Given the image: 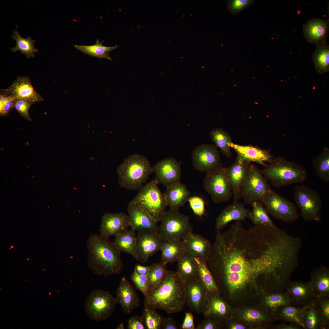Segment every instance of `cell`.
Instances as JSON below:
<instances>
[{
    "label": "cell",
    "mask_w": 329,
    "mask_h": 329,
    "mask_svg": "<svg viewBox=\"0 0 329 329\" xmlns=\"http://www.w3.org/2000/svg\"><path fill=\"white\" fill-rule=\"evenodd\" d=\"M154 179L158 184L167 187L180 182L181 168L180 163L174 158L168 157L157 162L152 167Z\"/></svg>",
    "instance_id": "obj_17"
},
{
    "label": "cell",
    "mask_w": 329,
    "mask_h": 329,
    "mask_svg": "<svg viewBox=\"0 0 329 329\" xmlns=\"http://www.w3.org/2000/svg\"><path fill=\"white\" fill-rule=\"evenodd\" d=\"M194 258L197 264L198 276L206 288L208 295L218 294L219 290L207 262Z\"/></svg>",
    "instance_id": "obj_34"
},
{
    "label": "cell",
    "mask_w": 329,
    "mask_h": 329,
    "mask_svg": "<svg viewBox=\"0 0 329 329\" xmlns=\"http://www.w3.org/2000/svg\"><path fill=\"white\" fill-rule=\"evenodd\" d=\"M165 242L158 232H138L136 236V260L145 263L150 256L161 250Z\"/></svg>",
    "instance_id": "obj_15"
},
{
    "label": "cell",
    "mask_w": 329,
    "mask_h": 329,
    "mask_svg": "<svg viewBox=\"0 0 329 329\" xmlns=\"http://www.w3.org/2000/svg\"><path fill=\"white\" fill-rule=\"evenodd\" d=\"M315 299L321 316L322 329L329 328V297L317 296Z\"/></svg>",
    "instance_id": "obj_45"
},
{
    "label": "cell",
    "mask_w": 329,
    "mask_h": 329,
    "mask_svg": "<svg viewBox=\"0 0 329 329\" xmlns=\"http://www.w3.org/2000/svg\"><path fill=\"white\" fill-rule=\"evenodd\" d=\"M113 244L120 252H124L133 256L136 260V235L135 231L127 229L115 236Z\"/></svg>",
    "instance_id": "obj_32"
},
{
    "label": "cell",
    "mask_w": 329,
    "mask_h": 329,
    "mask_svg": "<svg viewBox=\"0 0 329 329\" xmlns=\"http://www.w3.org/2000/svg\"><path fill=\"white\" fill-rule=\"evenodd\" d=\"M0 94L7 95L15 99L25 100L31 105L44 100L33 87L30 78L19 76L6 89H1Z\"/></svg>",
    "instance_id": "obj_16"
},
{
    "label": "cell",
    "mask_w": 329,
    "mask_h": 329,
    "mask_svg": "<svg viewBox=\"0 0 329 329\" xmlns=\"http://www.w3.org/2000/svg\"><path fill=\"white\" fill-rule=\"evenodd\" d=\"M251 162L237 157L235 162L226 168V173L230 182L234 203L240 200V190Z\"/></svg>",
    "instance_id": "obj_22"
},
{
    "label": "cell",
    "mask_w": 329,
    "mask_h": 329,
    "mask_svg": "<svg viewBox=\"0 0 329 329\" xmlns=\"http://www.w3.org/2000/svg\"><path fill=\"white\" fill-rule=\"evenodd\" d=\"M254 1V0H226V7L232 14L235 15L248 9Z\"/></svg>",
    "instance_id": "obj_47"
},
{
    "label": "cell",
    "mask_w": 329,
    "mask_h": 329,
    "mask_svg": "<svg viewBox=\"0 0 329 329\" xmlns=\"http://www.w3.org/2000/svg\"><path fill=\"white\" fill-rule=\"evenodd\" d=\"M203 186L216 203L226 202L232 197V188L226 168L222 166L206 173Z\"/></svg>",
    "instance_id": "obj_12"
},
{
    "label": "cell",
    "mask_w": 329,
    "mask_h": 329,
    "mask_svg": "<svg viewBox=\"0 0 329 329\" xmlns=\"http://www.w3.org/2000/svg\"><path fill=\"white\" fill-rule=\"evenodd\" d=\"M162 329H178V328L175 320L173 318L167 317L166 318L164 317Z\"/></svg>",
    "instance_id": "obj_55"
},
{
    "label": "cell",
    "mask_w": 329,
    "mask_h": 329,
    "mask_svg": "<svg viewBox=\"0 0 329 329\" xmlns=\"http://www.w3.org/2000/svg\"><path fill=\"white\" fill-rule=\"evenodd\" d=\"M117 303L126 314H130L140 305V299L132 285L124 276L121 279L115 297Z\"/></svg>",
    "instance_id": "obj_19"
},
{
    "label": "cell",
    "mask_w": 329,
    "mask_h": 329,
    "mask_svg": "<svg viewBox=\"0 0 329 329\" xmlns=\"http://www.w3.org/2000/svg\"><path fill=\"white\" fill-rule=\"evenodd\" d=\"M262 202L269 214L286 223L296 221L299 218L295 204L270 189L263 196Z\"/></svg>",
    "instance_id": "obj_11"
},
{
    "label": "cell",
    "mask_w": 329,
    "mask_h": 329,
    "mask_svg": "<svg viewBox=\"0 0 329 329\" xmlns=\"http://www.w3.org/2000/svg\"><path fill=\"white\" fill-rule=\"evenodd\" d=\"M149 266H146L140 264H137L135 266L134 271L139 274L147 275L149 271Z\"/></svg>",
    "instance_id": "obj_56"
},
{
    "label": "cell",
    "mask_w": 329,
    "mask_h": 329,
    "mask_svg": "<svg viewBox=\"0 0 329 329\" xmlns=\"http://www.w3.org/2000/svg\"><path fill=\"white\" fill-rule=\"evenodd\" d=\"M218 294L208 295L205 310L203 314L214 317H222L226 314L227 308L225 304Z\"/></svg>",
    "instance_id": "obj_42"
},
{
    "label": "cell",
    "mask_w": 329,
    "mask_h": 329,
    "mask_svg": "<svg viewBox=\"0 0 329 329\" xmlns=\"http://www.w3.org/2000/svg\"><path fill=\"white\" fill-rule=\"evenodd\" d=\"M182 240L193 256L207 262L212 247L209 240L192 232L187 235Z\"/></svg>",
    "instance_id": "obj_25"
},
{
    "label": "cell",
    "mask_w": 329,
    "mask_h": 329,
    "mask_svg": "<svg viewBox=\"0 0 329 329\" xmlns=\"http://www.w3.org/2000/svg\"><path fill=\"white\" fill-rule=\"evenodd\" d=\"M316 72L322 74L329 71V47L326 43L317 45L312 55Z\"/></svg>",
    "instance_id": "obj_36"
},
{
    "label": "cell",
    "mask_w": 329,
    "mask_h": 329,
    "mask_svg": "<svg viewBox=\"0 0 329 329\" xmlns=\"http://www.w3.org/2000/svg\"><path fill=\"white\" fill-rule=\"evenodd\" d=\"M18 28L17 25L16 29L13 30V34L11 36V37L16 41V46L10 48L11 51L15 52L19 51L22 54L25 55L28 58L31 57H35L34 53L38 51L37 49L34 47V43L35 41L32 40L30 36L26 38L21 37L19 32L17 31Z\"/></svg>",
    "instance_id": "obj_35"
},
{
    "label": "cell",
    "mask_w": 329,
    "mask_h": 329,
    "mask_svg": "<svg viewBox=\"0 0 329 329\" xmlns=\"http://www.w3.org/2000/svg\"><path fill=\"white\" fill-rule=\"evenodd\" d=\"M186 305L197 314H203L208 294L205 286L198 276L184 283Z\"/></svg>",
    "instance_id": "obj_14"
},
{
    "label": "cell",
    "mask_w": 329,
    "mask_h": 329,
    "mask_svg": "<svg viewBox=\"0 0 329 329\" xmlns=\"http://www.w3.org/2000/svg\"><path fill=\"white\" fill-rule=\"evenodd\" d=\"M285 253L272 228L255 225L246 230L235 221L226 232L217 233L207 265L214 278L223 279L232 292L260 275H276Z\"/></svg>",
    "instance_id": "obj_1"
},
{
    "label": "cell",
    "mask_w": 329,
    "mask_h": 329,
    "mask_svg": "<svg viewBox=\"0 0 329 329\" xmlns=\"http://www.w3.org/2000/svg\"><path fill=\"white\" fill-rule=\"evenodd\" d=\"M264 176L276 188L296 183H302L307 179L306 169L300 164L281 157L274 158L261 170Z\"/></svg>",
    "instance_id": "obj_5"
},
{
    "label": "cell",
    "mask_w": 329,
    "mask_h": 329,
    "mask_svg": "<svg viewBox=\"0 0 329 329\" xmlns=\"http://www.w3.org/2000/svg\"><path fill=\"white\" fill-rule=\"evenodd\" d=\"M302 218L307 221L319 222L321 219L322 201L317 191L304 185L296 186L294 193Z\"/></svg>",
    "instance_id": "obj_9"
},
{
    "label": "cell",
    "mask_w": 329,
    "mask_h": 329,
    "mask_svg": "<svg viewBox=\"0 0 329 329\" xmlns=\"http://www.w3.org/2000/svg\"><path fill=\"white\" fill-rule=\"evenodd\" d=\"M302 319L305 329H322L321 316L315 298L302 306Z\"/></svg>",
    "instance_id": "obj_31"
},
{
    "label": "cell",
    "mask_w": 329,
    "mask_h": 329,
    "mask_svg": "<svg viewBox=\"0 0 329 329\" xmlns=\"http://www.w3.org/2000/svg\"><path fill=\"white\" fill-rule=\"evenodd\" d=\"M125 328L124 324L123 322H121L117 327V329H124Z\"/></svg>",
    "instance_id": "obj_59"
},
{
    "label": "cell",
    "mask_w": 329,
    "mask_h": 329,
    "mask_svg": "<svg viewBox=\"0 0 329 329\" xmlns=\"http://www.w3.org/2000/svg\"><path fill=\"white\" fill-rule=\"evenodd\" d=\"M130 278L136 288L144 296L150 292L149 281L147 275L139 274L134 271L131 274Z\"/></svg>",
    "instance_id": "obj_46"
},
{
    "label": "cell",
    "mask_w": 329,
    "mask_h": 329,
    "mask_svg": "<svg viewBox=\"0 0 329 329\" xmlns=\"http://www.w3.org/2000/svg\"><path fill=\"white\" fill-rule=\"evenodd\" d=\"M264 312L260 310L249 309L245 312L243 318L249 321L266 322L269 320V317Z\"/></svg>",
    "instance_id": "obj_48"
},
{
    "label": "cell",
    "mask_w": 329,
    "mask_h": 329,
    "mask_svg": "<svg viewBox=\"0 0 329 329\" xmlns=\"http://www.w3.org/2000/svg\"><path fill=\"white\" fill-rule=\"evenodd\" d=\"M149 267V269L147 276L151 291L162 281L167 271L166 264L161 262L154 264Z\"/></svg>",
    "instance_id": "obj_43"
},
{
    "label": "cell",
    "mask_w": 329,
    "mask_h": 329,
    "mask_svg": "<svg viewBox=\"0 0 329 329\" xmlns=\"http://www.w3.org/2000/svg\"><path fill=\"white\" fill-rule=\"evenodd\" d=\"M154 179L143 186L130 202L148 213L157 222L167 206L164 194L160 191Z\"/></svg>",
    "instance_id": "obj_6"
},
{
    "label": "cell",
    "mask_w": 329,
    "mask_h": 329,
    "mask_svg": "<svg viewBox=\"0 0 329 329\" xmlns=\"http://www.w3.org/2000/svg\"><path fill=\"white\" fill-rule=\"evenodd\" d=\"M130 227L138 232L152 231L158 232L157 222L147 212L130 202L127 207Z\"/></svg>",
    "instance_id": "obj_21"
},
{
    "label": "cell",
    "mask_w": 329,
    "mask_h": 329,
    "mask_svg": "<svg viewBox=\"0 0 329 329\" xmlns=\"http://www.w3.org/2000/svg\"><path fill=\"white\" fill-rule=\"evenodd\" d=\"M204 319L197 326L196 329H213L217 327L216 322L210 315H205Z\"/></svg>",
    "instance_id": "obj_53"
},
{
    "label": "cell",
    "mask_w": 329,
    "mask_h": 329,
    "mask_svg": "<svg viewBox=\"0 0 329 329\" xmlns=\"http://www.w3.org/2000/svg\"><path fill=\"white\" fill-rule=\"evenodd\" d=\"M142 316L146 329H161L164 317L152 307L144 306Z\"/></svg>",
    "instance_id": "obj_44"
},
{
    "label": "cell",
    "mask_w": 329,
    "mask_h": 329,
    "mask_svg": "<svg viewBox=\"0 0 329 329\" xmlns=\"http://www.w3.org/2000/svg\"><path fill=\"white\" fill-rule=\"evenodd\" d=\"M160 250L161 262L165 264L177 261L184 254L189 252L182 240L179 239L165 241Z\"/></svg>",
    "instance_id": "obj_29"
},
{
    "label": "cell",
    "mask_w": 329,
    "mask_h": 329,
    "mask_svg": "<svg viewBox=\"0 0 329 329\" xmlns=\"http://www.w3.org/2000/svg\"><path fill=\"white\" fill-rule=\"evenodd\" d=\"M309 283L315 297H329V269L321 265L313 271Z\"/></svg>",
    "instance_id": "obj_28"
},
{
    "label": "cell",
    "mask_w": 329,
    "mask_h": 329,
    "mask_svg": "<svg viewBox=\"0 0 329 329\" xmlns=\"http://www.w3.org/2000/svg\"><path fill=\"white\" fill-rule=\"evenodd\" d=\"M164 193L167 206L170 209H179L189 197L190 193L186 186L180 182L166 187Z\"/></svg>",
    "instance_id": "obj_27"
},
{
    "label": "cell",
    "mask_w": 329,
    "mask_h": 329,
    "mask_svg": "<svg viewBox=\"0 0 329 329\" xmlns=\"http://www.w3.org/2000/svg\"><path fill=\"white\" fill-rule=\"evenodd\" d=\"M192 158L194 168L206 173L223 166L219 152L212 144H202L196 147L193 151Z\"/></svg>",
    "instance_id": "obj_13"
},
{
    "label": "cell",
    "mask_w": 329,
    "mask_h": 329,
    "mask_svg": "<svg viewBox=\"0 0 329 329\" xmlns=\"http://www.w3.org/2000/svg\"><path fill=\"white\" fill-rule=\"evenodd\" d=\"M182 329H195V325L193 315L190 312H186L184 319L181 326Z\"/></svg>",
    "instance_id": "obj_54"
},
{
    "label": "cell",
    "mask_w": 329,
    "mask_h": 329,
    "mask_svg": "<svg viewBox=\"0 0 329 329\" xmlns=\"http://www.w3.org/2000/svg\"><path fill=\"white\" fill-rule=\"evenodd\" d=\"M158 233L165 241L181 240L193 232L189 217L180 212L179 209H171L163 214Z\"/></svg>",
    "instance_id": "obj_7"
},
{
    "label": "cell",
    "mask_w": 329,
    "mask_h": 329,
    "mask_svg": "<svg viewBox=\"0 0 329 329\" xmlns=\"http://www.w3.org/2000/svg\"><path fill=\"white\" fill-rule=\"evenodd\" d=\"M229 145L235 151L238 157L251 163L256 162L264 167L267 164L266 162L271 163L274 158L269 151L257 146L241 145L232 142Z\"/></svg>",
    "instance_id": "obj_20"
},
{
    "label": "cell",
    "mask_w": 329,
    "mask_h": 329,
    "mask_svg": "<svg viewBox=\"0 0 329 329\" xmlns=\"http://www.w3.org/2000/svg\"><path fill=\"white\" fill-rule=\"evenodd\" d=\"M328 20L314 18L308 20L303 27L304 36L310 44L317 45L326 43L329 30Z\"/></svg>",
    "instance_id": "obj_23"
},
{
    "label": "cell",
    "mask_w": 329,
    "mask_h": 329,
    "mask_svg": "<svg viewBox=\"0 0 329 329\" xmlns=\"http://www.w3.org/2000/svg\"><path fill=\"white\" fill-rule=\"evenodd\" d=\"M232 329H243L244 327L242 325L239 324H234L232 325L231 327Z\"/></svg>",
    "instance_id": "obj_58"
},
{
    "label": "cell",
    "mask_w": 329,
    "mask_h": 329,
    "mask_svg": "<svg viewBox=\"0 0 329 329\" xmlns=\"http://www.w3.org/2000/svg\"><path fill=\"white\" fill-rule=\"evenodd\" d=\"M250 212L243 203L239 202L228 205L222 211L216 219V232H220L231 221H244L248 218Z\"/></svg>",
    "instance_id": "obj_24"
},
{
    "label": "cell",
    "mask_w": 329,
    "mask_h": 329,
    "mask_svg": "<svg viewBox=\"0 0 329 329\" xmlns=\"http://www.w3.org/2000/svg\"><path fill=\"white\" fill-rule=\"evenodd\" d=\"M275 328L277 329H300L302 328L300 326L293 323L290 324L281 323L276 326Z\"/></svg>",
    "instance_id": "obj_57"
},
{
    "label": "cell",
    "mask_w": 329,
    "mask_h": 329,
    "mask_svg": "<svg viewBox=\"0 0 329 329\" xmlns=\"http://www.w3.org/2000/svg\"><path fill=\"white\" fill-rule=\"evenodd\" d=\"M129 227V221L128 215L123 212H108L102 217L99 230L100 235L108 238L123 232Z\"/></svg>",
    "instance_id": "obj_18"
},
{
    "label": "cell",
    "mask_w": 329,
    "mask_h": 329,
    "mask_svg": "<svg viewBox=\"0 0 329 329\" xmlns=\"http://www.w3.org/2000/svg\"><path fill=\"white\" fill-rule=\"evenodd\" d=\"M187 201L195 214L201 217L205 214V202L201 197L195 196L189 197Z\"/></svg>",
    "instance_id": "obj_49"
},
{
    "label": "cell",
    "mask_w": 329,
    "mask_h": 329,
    "mask_svg": "<svg viewBox=\"0 0 329 329\" xmlns=\"http://www.w3.org/2000/svg\"><path fill=\"white\" fill-rule=\"evenodd\" d=\"M103 41L100 42L99 40L97 39L95 44L93 45H86L75 44L74 46L76 49L90 56L111 60L109 55V52L117 48L118 46L112 47L104 46L102 44Z\"/></svg>",
    "instance_id": "obj_39"
},
{
    "label": "cell",
    "mask_w": 329,
    "mask_h": 329,
    "mask_svg": "<svg viewBox=\"0 0 329 329\" xmlns=\"http://www.w3.org/2000/svg\"><path fill=\"white\" fill-rule=\"evenodd\" d=\"M302 306L288 304L278 309L274 315L281 321L295 324L304 329L302 319Z\"/></svg>",
    "instance_id": "obj_33"
},
{
    "label": "cell",
    "mask_w": 329,
    "mask_h": 329,
    "mask_svg": "<svg viewBox=\"0 0 329 329\" xmlns=\"http://www.w3.org/2000/svg\"><path fill=\"white\" fill-rule=\"evenodd\" d=\"M119 186L127 189L139 190L153 173L147 159L138 154L125 158L117 169Z\"/></svg>",
    "instance_id": "obj_4"
},
{
    "label": "cell",
    "mask_w": 329,
    "mask_h": 329,
    "mask_svg": "<svg viewBox=\"0 0 329 329\" xmlns=\"http://www.w3.org/2000/svg\"><path fill=\"white\" fill-rule=\"evenodd\" d=\"M253 209L248 218L255 225H261L274 228H277L270 218L268 213L262 202H254L251 204Z\"/></svg>",
    "instance_id": "obj_38"
},
{
    "label": "cell",
    "mask_w": 329,
    "mask_h": 329,
    "mask_svg": "<svg viewBox=\"0 0 329 329\" xmlns=\"http://www.w3.org/2000/svg\"><path fill=\"white\" fill-rule=\"evenodd\" d=\"M31 105L30 104L25 100L15 99L14 102L13 107L15 108L25 119L31 121V119L29 113Z\"/></svg>",
    "instance_id": "obj_51"
},
{
    "label": "cell",
    "mask_w": 329,
    "mask_h": 329,
    "mask_svg": "<svg viewBox=\"0 0 329 329\" xmlns=\"http://www.w3.org/2000/svg\"><path fill=\"white\" fill-rule=\"evenodd\" d=\"M264 305L266 309L274 313L281 307L292 304L287 294L285 292H278L265 296L263 298Z\"/></svg>",
    "instance_id": "obj_41"
},
{
    "label": "cell",
    "mask_w": 329,
    "mask_h": 329,
    "mask_svg": "<svg viewBox=\"0 0 329 329\" xmlns=\"http://www.w3.org/2000/svg\"><path fill=\"white\" fill-rule=\"evenodd\" d=\"M87 265L97 275L107 277L120 273L124 265L120 252L108 238L100 234L90 235L87 241Z\"/></svg>",
    "instance_id": "obj_2"
},
{
    "label": "cell",
    "mask_w": 329,
    "mask_h": 329,
    "mask_svg": "<svg viewBox=\"0 0 329 329\" xmlns=\"http://www.w3.org/2000/svg\"><path fill=\"white\" fill-rule=\"evenodd\" d=\"M285 292L292 303L299 306L308 304L315 297L308 282L294 281L289 284Z\"/></svg>",
    "instance_id": "obj_26"
},
{
    "label": "cell",
    "mask_w": 329,
    "mask_h": 329,
    "mask_svg": "<svg viewBox=\"0 0 329 329\" xmlns=\"http://www.w3.org/2000/svg\"><path fill=\"white\" fill-rule=\"evenodd\" d=\"M144 306L172 313L186 305L184 284L176 272L167 270L160 283L144 297Z\"/></svg>",
    "instance_id": "obj_3"
},
{
    "label": "cell",
    "mask_w": 329,
    "mask_h": 329,
    "mask_svg": "<svg viewBox=\"0 0 329 329\" xmlns=\"http://www.w3.org/2000/svg\"><path fill=\"white\" fill-rule=\"evenodd\" d=\"M271 186L261 170L250 163L240 190V198L244 202L251 205L255 201L262 202V199Z\"/></svg>",
    "instance_id": "obj_8"
},
{
    "label": "cell",
    "mask_w": 329,
    "mask_h": 329,
    "mask_svg": "<svg viewBox=\"0 0 329 329\" xmlns=\"http://www.w3.org/2000/svg\"><path fill=\"white\" fill-rule=\"evenodd\" d=\"M177 262L176 272L183 283L198 276L196 262L189 252L184 254Z\"/></svg>",
    "instance_id": "obj_30"
},
{
    "label": "cell",
    "mask_w": 329,
    "mask_h": 329,
    "mask_svg": "<svg viewBox=\"0 0 329 329\" xmlns=\"http://www.w3.org/2000/svg\"><path fill=\"white\" fill-rule=\"evenodd\" d=\"M209 135L215 146L220 149L222 154L228 157H230L232 153L229 144L232 141L229 133L222 128H217L211 130Z\"/></svg>",
    "instance_id": "obj_37"
},
{
    "label": "cell",
    "mask_w": 329,
    "mask_h": 329,
    "mask_svg": "<svg viewBox=\"0 0 329 329\" xmlns=\"http://www.w3.org/2000/svg\"><path fill=\"white\" fill-rule=\"evenodd\" d=\"M116 303L115 298L110 292L97 289L92 292L87 298L84 310L91 320L102 321L111 316Z\"/></svg>",
    "instance_id": "obj_10"
},
{
    "label": "cell",
    "mask_w": 329,
    "mask_h": 329,
    "mask_svg": "<svg viewBox=\"0 0 329 329\" xmlns=\"http://www.w3.org/2000/svg\"><path fill=\"white\" fill-rule=\"evenodd\" d=\"M317 175L322 181H329V149L324 146L320 154L312 162Z\"/></svg>",
    "instance_id": "obj_40"
},
{
    "label": "cell",
    "mask_w": 329,
    "mask_h": 329,
    "mask_svg": "<svg viewBox=\"0 0 329 329\" xmlns=\"http://www.w3.org/2000/svg\"><path fill=\"white\" fill-rule=\"evenodd\" d=\"M15 99L7 95L0 94V114L1 116L6 115L13 107Z\"/></svg>",
    "instance_id": "obj_50"
},
{
    "label": "cell",
    "mask_w": 329,
    "mask_h": 329,
    "mask_svg": "<svg viewBox=\"0 0 329 329\" xmlns=\"http://www.w3.org/2000/svg\"><path fill=\"white\" fill-rule=\"evenodd\" d=\"M127 327L128 329H146L142 316L137 315L133 316L128 319Z\"/></svg>",
    "instance_id": "obj_52"
}]
</instances>
